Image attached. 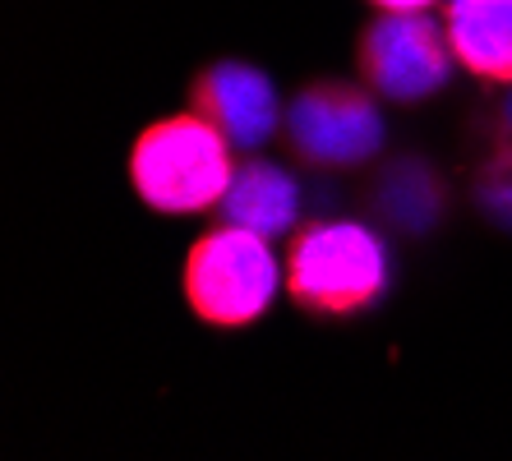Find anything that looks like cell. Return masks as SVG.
Returning <instances> with one entry per match:
<instances>
[{
    "label": "cell",
    "instance_id": "52a82bcc",
    "mask_svg": "<svg viewBox=\"0 0 512 461\" xmlns=\"http://www.w3.org/2000/svg\"><path fill=\"white\" fill-rule=\"evenodd\" d=\"M217 213H222V226H245L263 240H277L286 231H296L300 222V185L282 166L250 157L236 166Z\"/></svg>",
    "mask_w": 512,
    "mask_h": 461
},
{
    "label": "cell",
    "instance_id": "9c48e42d",
    "mask_svg": "<svg viewBox=\"0 0 512 461\" xmlns=\"http://www.w3.org/2000/svg\"><path fill=\"white\" fill-rule=\"evenodd\" d=\"M494 157H499V166L512 176V93L499 107V116H494Z\"/></svg>",
    "mask_w": 512,
    "mask_h": 461
},
{
    "label": "cell",
    "instance_id": "277c9868",
    "mask_svg": "<svg viewBox=\"0 0 512 461\" xmlns=\"http://www.w3.org/2000/svg\"><path fill=\"white\" fill-rule=\"evenodd\" d=\"M453 42L448 24L425 10H383L356 47L360 79L388 102H425L453 74Z\"/></svg>",
    "mask_w": 512,
    "mask_h": 461
},
{
    "label": "cell",
    "instance_id": "8992f818",
    "mask_svg": "<svg viewBox=\"0 0 512 461\" xmlns=\"http://www.w3.org/2000/svg\"><path fill=\"white\" fill-rule=\"evenodd\" d=\"M190 102L236 153H259L286 120L273 79L254 65H236V60L208 65L194 79Z\"/></svg>",
    "mask_w": 512,
    "mask_h": 461
},
{
    "label": "cell",
    "instance_id": "5b68a950",
    "mask_svg": "<svg viewBox=\"0 0 512 461\" xmlns=\"http://www.w3.org/2000/svg\"><path fill=\"white\" fill-rule=\"evenodd\" d=\"M286 139L300 157L323 166L370 162L383 148V116L374 107V88L342 79L305 83L286 107Z\"/></svg>",
    "mask_w": 512,
    "mask_h": 461
},
{
    "label": "cell",
    "instance_id": "6da1fadb",
    "mask_svg": "<svg viewBox=\"0 0 512 461\" xmlns=\"http://www.w3.org/2000/svg\"><path fill=\"white\" fill-rule=\"evenodd\" d=\"M236 162L231 143L199 116H167L139 134L130 153V180L157 213H203L227 194Z\"/></svg>",
    "mask_w": 512,
    "mask_h": 461
},
{
    "label": "cell",
    "instance_id": "ba28073f",
    "mask_svg": "<svg viewBox=\"0 0 512 461\" xmlns=\"http://www.w3.org/2000/svg\"><path fill=\"white\" fill-rule=\"evenodd\" d=\"M443 24L466 74L512 88V0H448Z\"/></svg>",
    "mask_w": 512,
    "mask_h": 461
},
{
    "label": "cell",
    "instance_id": "3957f363",
    "mask_svg": "<svg viewBox=\"0 0 512 461\" xmlns=\"http://www.w3.org/2000/svg\"><path fill=\"white\" fill-rule=\"evenodd\" d=\"M282 272L268 240L245 226H217L190 249L185 263V300L213 328H250L268 314Z\"/></svg>",
    "mask_w": 512,
    "mask_h": 461
},
{
    "label": "cell",
    "instance_id": "30bf717a",
    "mask_svg": "<svg viewBox=\"0 0 512 461\" xmlns=\"http://www.w3.org/2000/svg\"><path fill=\"white\" fill-rule=\"evenodd\" d=\"M379 10H402V14H411V10H434L439 0H374Z\"/></svg>",
    "mask_w": 512,
    "mask_h": 461
},
{
    "label": "cell",
    "instance_id": "7a4b0ae2",
    "mask_svg": "<svg viewBox=\"0 0 512 461\" xmlns=\"http://www.w3.org/2000/svg\"><path fill=\"white\" fill-rule=\"evenodd\" d=\"M388 249L360 222H314L286 254V291L310 314H360L388 291Z\"/></svg>",
    "mask_w": 512,
    "mask_h": 461
}]
</instances>
